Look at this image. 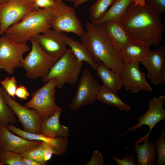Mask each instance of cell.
I'll return each instance as SVG.
<instances>
[{
    "label": "cell",
    "instance_id": "cell-1",
    "mask_svg": "<svg viewBox=\"0 0 165 165\" xmlns=\"http://www.w3.org/2000/svg\"><path fill=\"white\" fill-rule=\"evenodd\" d=\"M120 22L131 42L151 46L158 45L162 40L164 26L161 15L146 3L130 4Z\"/></svg>",
    "mask_w": 165,
    "mask_h": 165
},
{
    "label": "cell",
    "instance_id": "cell-2",
    "mask_svg": "<svg viewBox=\"0 0 165 165\" xmlns=\"http://www.w3.org/2000/svg\"><path fill=\"white\" fill-rule=\"evenodd\" d=\"M86 31L80 36L96 63H102L112 71L121 74L123 61L122 50L108 35L101 24L85 23Z\"/></svg>",
    "mask_w": 165,
    "mask_h": 165
},
{
    "label": "cell",
    "instance_id": "cell-3",
    "mask_svg": "<svg viewBox=\"0 0 165 165\" xmlns=\"http://www.w3.org/2000/svg\"><path fill=\"white\" fill-rule=\"evenodd\" d=\"M52 18L51 8L32 11L9 27L4 35L15 42H27L31 38L51 28Z\"/></svg>",
    "mask_w": 165,
    "mask_h": 165
},
{
    "label": "cell",
    "instance_id": "cell-4",
    "mask_svg": "<svg viewBox=\"0 0 165 165\" xmlns=\"http://www.w3.org/2000/svg\"><path fill=\"white\" fill-rule=\"evenodd\" d=\"M84 62L79 61L71 49H67L63 56L50 68L48 74L42 79L44 83L53 78L56 79V87L61 89L66 84H72L77 81Z\"/></svg>",
    "mask_w": 165,
    "mask_h": 165
},
{
    "label": "cell",
    "instance_id": "cell-5",
    "mask_svg": "<svg viewBox=\"0 0 165 165\" xmlns=\"http://www.w3.org/2000/svg\"><path fill=\"white\" fill-rule=\"evenodd\" d=\"M29 41L31 43V49L24 58L21 67L25 70L27 78L43 79L47 75L50 68L59 59L44 52L35 38H31Z\"/></svg>",
    "mask_w": 165,
    "mask_h": 165
},
{
    "label": "cell",
    "instance_id": "cell-6",
    "mask_svg": "<svg viewBox=\"0 0 165 165\" xmlns=\"http://www.w3.org/2000/svg\"><path fill=\"white\" fill-rule=\"evenodd\" d=\"M56 79L53 78L31 93V99L24 106L37 110L42 121L53 114L60 107L55 102Z\"/></svg>",
    "mask_w": 165,
    "mask_h": 165
},
{
    "label": "cell",
    "instance_id": "cell-7",
    "mask_svg": "<svg viewBox=\"0 0 165 165\" xmlns=\"http://www.w3.org/2000/svg\"><path fill=\"white\" fill-rule=\"evenodd\" d=\"M55 1L54 6L51 8V28L63 32L73 33L80 37L84 31L75 9L63 1Z\"/></svg>",
    "mask_w": 165,
    "mask_h": 165
},
{
    "label": "cell",
    "instance_id": "cell-8",
    "mask_svg": "<svg viewBox=\"0 0 165 165\" xmlns=\"http://www.w3.org/2000/svg\"><path fill=\"white\" fill-rule=\"evenodd\" d=\"M29 50L27 42H16L2 35L0 38V69L13 74L16 68L22 67L23 55Z\"/></svg>",
    "mask_w": 165,
    "mask_h": 165
},
{
    "label": "cell",
    "instance_id": "cell-9",
    "mask_svg": "<svg viewBox=\"0 0 165 165\" xmlns=\"http://www.w3.org/2000/svg\"><path fill=\"white\" fill-rule=\"evenodd\" d=\"M29 0H8L0 4V33L21 20L31 12L39 9Z\"/></svg>",
    "mask_w": 165,
    "mask_h": 165
},
{
    "label": "cell",
    "instance_id": "cell-10",
    "mask_svg": "<svg viewBox=\"0 0 165 165\" xmlns=\"http://www.w3.org/2000/svg\"><path fill=\"white\" fill-rule=\"evenodd\" d=\"M100 87L89 70L84 68L79 80L75 95L71 103V109L76 111L84 106L94 103Z\"/></svg>",
    "mask_w": 165,
    "mask_h": 165
},
{
    "label": "cell",
    "instance_id": "cell-11",
    "mask_svg": "<svg viewBox=\"0 0 165 165\" xmlns=\"http://www.w3.org/2000/svg\"><path fill=\"white\" fill-rule=\"evenodd\" d=\"M165 102V96L163 95L151 99L148 102V109L147 112L143 116L137 118L138 123L120 135H125L129 131H135L142 126L146 125L149 127L148 133L144 136L140 138L135 144L148 140L153 128L158 123L165 119V110L163 107Z\"/></svg>",
    "mask_w": 165,
    "mask_h": 165
},
{
    "label": "cell",
    "instance_id": "cell-12",
    "mask_svg": "<svg viewBox=\"0 0 165 165\" xmlns=\"http://www.w3.org/2000/svg\"><path fill=\"white\" fill-rule=\"evenodd\" d=\"M2 91L6 102L16 115L24 130L30 133L40 134L42 120L38 112L33 108L29 109L16 102L2 87Z\"/></svg>",
    "mask_w": 165,
    "mask_h": 165
},
{
    "label": "cell",
    "instance_id": "cell-13",
    "mask_svg": "<svg viewBox=\"0 0 165 165\" xmlns=\"http://www.w3.org/2000/svg\"><path fill=\"white\" fill-rule=\"evenodd\" d=\"M140 63L147 70V77L156 85L165 84V49L161 46L156 50H150Z\"/></svg>",
    "mask_w": 165,
    "mask_h": 165
},
{
    "label": "cell",
    "instance_id": "cell-14",
    "mask_svg": "<svg viewBox=\"0 0 165 165\" xmlns=\"http://www.w3.org/2000/svg\"><path fill=\"white\" fill-rule=\"evenodd\" d=\"M121 75L127 90L133 94L140 90L152 91V88L146 81L145 73L140 70L139 62L123 61Z\"/></svg>",
    "mask_w": 165,
    "mask_h": 165
},
{
    "label": "cell",
    "instance_id": "cell-15",
    "mask_svg": "<svg viewBox=\"0 0 165 165\" xmlns=\"http://www.w3.org/2000/svg\"><path fill=\"white\" fill-rule=\"evenodd\" d=\"M64 33L50 28L35 37L42 49L49 55L59 59L65 53L68 49Z\"/></svg>",
    "mask_w": 165,
    "mask_h": 165
},
{
    "label": "cell",
    "instance_id": "cell-16",
    "mask_svg": "<svg viewBox=\"0 0 165 165\" xmlns=\"http://www.w3.org/2000/svg\"><path fill=\"white\" fill-rule=\"evenodd\" d=\"M39 140H29L11 132L6 126L0 123V149L20 154L42 142Z\"/></svg>",
    "mask_w": 165,
    "mask_h": 165
},
{
    "label": "cell",
    "instance_id": "cell-17",
    "mask_svg": "<svg viewBox=\"0 0 165 165\" xmlns=\"http://www.w3.org/2000/svg\"><path fill=\"white\" fill-rule=\"evenodd\" d=\"M6 127L13 133L29 140H39L47 142L53 147V154L64 155L68 144V137H58L55 138L46 137L40 134L30 133L22 130L11 125L8 124Z\"/></svg>",
    "mask_w": 165,
    "mask_h": 165
},
{
    "label": "cell",
    "instance_id": "cell-18",
    "mask_svg": "<svg viewBox=\"0 0 165 165\" xmlns=\"http://www.w3.org/2000/svg\"><path fill=\"white\" fill-rule=\"evenodd\" d=\"M62 111L59 107L53 114L41 123L40 134L49 138H55L58 137H68L69 127L60 123V117Z\"/></svg>",
    "mask_w": 165,
    "mask_h": 165
},
{
    "label": "cell",
    "instance_id": "cell-19",
    "mask_svg": "<svg viewBox=\"0 0 165 165\" xmlns=\"http://www.w3.org/2000/svg\"><path fill=\"white\" fill-rule=\"evenodd\" d=\"M101 24L109 37L121 50L131 42L120 21L109 20Z\"/></svg>",
    "mask_w": 165,
    "mask_h": 165
},
{
    "label": "cell",
    "instance_id": "cell-20",
    "mask_svg": "<svg viewBox=\"0 0 165 165\" xmlns=\"http://www.w3.org/2000/svg\"><path fill=\"white\" fill-rule=\"evenodd\" d=\"M96 74L106 88L116 94L123 86L122 75L118 74L106 67L102 63H98Z\"/></svg>",
    "mask_w": 165,
    "mask_h": 165
},
{
    "label": "cell",
    "instance_id": "cell-21",
    "mask_svg": "<svg viewBox=\"0 0 165 165\" xmlns=\"http://www.w3.org/2000/svg\"><path fill=\"white\" fill-rule=\"evenodd\" d=\"M150 46L140 43L131 42L122 50L121 58L123 61L140 62L150 50Z\"/></svg>",
    "mask_w": 165,
    "mask_h": 165
},
{
    "label": "cell",
    "instance_id": "cell-22",
    "mask_svg": "<svg viewBox=\"0 0 165 165\" xmlns=\"http://www.w3.org/2000/svg\"><path fill=\"white\" fill-rule=\"evenodd\" d=\"M65 43L69 46L78 60L80 62H85L93 69L96 70L97 64L94 61L87 50L81 42L75 40L71 37L64 34Z\"/></svg>",
    "mask_w": 165,
    "mask_h": 165
},
{
    "label": "cell",
    "instance_id": "cell-23",
    "mask_svg": "<svg viewBox=\"0 0 165 165\" xmlns=\"http://www.w3.org/2000/svg\"><path fill=\"white\" fill-rule=\"evenodd\" d=\"M140 145L135 144L134 149L137 158V164L138 165H153L156 160L155 145L148 140Z\"/></svg>",
    "mask_w": 165,
    "mask_h": 165
},
{
    "label": "cell",
    "instance_id": "cell-24",
    "mask_svg": "<svg viewBox=\"0 0 165 165\" xmlns=\"http://www.w3.org/2000/svg\"><path fill=\"white\" fill-rule=\"evenodd\" d=\"M135 0H114L103 16L95 24H101L109 20L120 21L126 14L130 5Z\"/></svg>",
    "mask_w": 165,
    "mask_h": 165
},
{
    "label": "cell",
    "instance_id": "cell-25",
    "mask_svg": "<svg viewBox=\"0 0 165 165\" xmlns=\"http://www.w3.org/2000/svg\"><path fill=\"white\" fill-rule=\"evenodd\" d=\"M97 100L101 103L116 107L121 111L128 112L131 109V107L123 102L116 94L103 85L101 86Z\"/></svg>",
    "mask_w": 165,
    "mask_h": 165
},
{
    "label": "cell",
    "instance_id": "cell-26",
    "mask_svg": "<svg viewBox=\"0 0 165 165\" xmlns=\"http://www.w3.org/2000/svg\"><path fill=\"white\" fill-rule=\"evenodd\" d=\"M114 0H96L90 7L89 16L90 22L95 23L104 15Z\"/></svg>",
    "mask_w": 165,
    "mask_h": 165
},
{
    "label": "cell",
    "instance_id": "cell-27",
    "mask_svg": "<svg viewBox=\"0 0 165 165\" xmlns=\"http://www.w3.org/2000/svg\"><path fill=\"white\" fill-rule=\"evenodd\" d=\"M0 86V123L6 126L9 123L13 124L16 122L15 114L6 102Z\"/></svg>",
    "mask_w": 165,
    "mask_h": 165
},
{
    "label": "cell",
    "instance_id": "cell-28",
    "mask_svg": "<svg viewBox=\"0 0 165 165\" xmlns=\"http://www.w3.org/2000/svg\"><path fill=\"white\" fill-rule=\"evenodd\" d=\"M44 145L42 141L40 144L32 147L20 154L22 157L34 160L42 165L46 163L44 160Z\"/></svg>",
    "mask_w": 165,
    "mask_h": 165
},
{
    "label": "cell",
    "instance_id": "cell-29",
    "mask_svg": "<svg viewBox=\"0 0 165 165\" xmlns=\"http://www.w3.org/2000/svg\"><path fill=\"white\" fill-rule=\"evenodd\" d=\"M20 154L0 149V165H24Z\"/></svg>",
    "mask_w": 165,
    "mask_h": 165
},
{
    "label": "cell",
    "instance_id": "cell-30",
    "mask_svg": "<svg viewBox=\"0 0 165 165\" xmlns=\"http://www.w3.org/2000/svg\"><path fill=\"white\" fill-rule=\"evenodd\" d=\"M165 131L163 130L159 138L155 142L158 159L156 165H163L165 163Z\"/></svg>",
    "mask_w": 165,
    "mask_h": 165
},
{
    "label": "cell",
    "instance_id": "cell-31",
    "mask_svg": "<svg viewBox=\"0 0 165 165\" xmlns=\"http://www.w3.org/2000/svg\"><path fill=\"white\" fill-rule=\"evenodd\" d=\"M17 81L13 77H6L1 82L3 88L8 95L15 99V92L17 88Z\"/></svg>",
    "mask_w": 165,
    "mask_h": 165
},
{
    "label": "cell",
    "instance_id": "cell-32",
    "mask_svg": "<svg viewBox=\"0 0 165 165\" xmlns=\"http://www.w3.org/2000/svg\"><path fill=\"white\" fill-rule=\"evenodd\" d=\"M156 13L161 15L165 12V0H147L146 3Z\"/></svg>",
    "mask_w": 165,
    "mask_h": 165
},
{
    "label": "cell",
    "instance_id": "cell-33",
    "mask_svg": "<svg viewBox=\"0 0 165 165\" xmlns=\"http://www.w3.org/2000/svg\"><path fill=\"white\" fill-rule=\"evenodd\" d=\"M85 165H103V157L98 150L94 152L92 157L84 164Z\"/></svg>",
    "mask_w": 165,
    "mask_h": 165
},
{
    "label": "cell",
    "instance_id": "cell-34",
    "mask_svg": "<svg viewBox=\"0 0 165 165\" xmlns=\"http://www.w3.org/2000/svg\"><path fill=\"white\" fill-rule=\"evenodd\" d=\"M112 159L118 165H135V161L134 155L124 156L123 159H119L115 156Z\"/></svg>",
    "mask_w": 165,
    "mask_h": 165
},
{
    "label": "cell",
    "instance_id": "cell-35",
    "mask_svg": "<svg viewBox=\"0 0 165 165\" xmlns=\"http://www.w3.org/2000/svg\"><path fill=\"white\" fill-rule=\"evenodd\" d=\"M55 3V0H37L33 3L37 8L42 9L53 7Z\"/></svg>",
    "mask_w": 165,
    "mask_h": 165
},
{
    "label": "cell",
    "instance_id": "cell-36",
    "mask_svg": "<svg viewBox=\"0 0 165 165\" xmlns=\"http://www.w3.org/2000/svg\"><path fill=\"white\" fill-rule=\"evenodd\" d=\"M15 95L21 100H26L29 96V94L27 88L24 86L20 85L17 87Z\"/></svg>",
    "mask_w": 165,
    "mask_h": 165
},
{
    "label": "cell",
    "instance_id": "cell-37",
    "mask_svg": "<svg viewBox=\"0 0 165 165\" xmlns=\"http://www.w3.org/2000/svg\"><path fill=\"white\" fill-rule=\"evenodd\" d=\"M44 145V160L46 162L52 157L53 152V146L50 143L44 141H42Z\"/></svg>",
    "mask_w": 165,
    "mask_h": 165
},
{
    "label": "cell",
    "instance_id": "cell-38",
    "mask_svg": "<svg viewBox=\"0 0 165 165\" xmlns=\"http://www.w3.org/2000/svg\"><path fill=\"white\" fill-rule=\"evenodd\" d=\"M22 161L24 165H42L34 160L25 157H22Z\"/></svg>",
    "mask_w": 165,
    "mask_h": 165
},
{
    "label": "cell",
    "instance_id": "cell-39",
    "mask_svg": "<svg viewBox=\"0 0 165 165\" xmlns=\"http://www.w3.org/2000/svg\"><path fill=\"white\" fill-rule=\"evenodd\" d=\"M91 0H77L74 2L75 7H77L79 5Z\"/></svg>",
    "mask_w": 165,
    "mask_h": 165
},
{
    "label": "cell",
    "instance_id": "cell-40",
    "mask_svg": "<svg viewBox=\"0 0 165 165\" xmlns=\"http://www.w3.org/2000/svg\"><path fill=\"white\" fill-rule=\"evenodd\" d=\"M134 3L136 5H144L146 4L145 0H135Z\"/></svg>",
    "mask_w": 165,
    "mask_h": 165
},
{
    "label": "cell",
    "instance_id": "cell-41",
    "mask_svg": "<svg viewBox=\"0 0 165 165\" xmlns=\"http://www.w3.org/2000/svg\"><path fill=\"white\" fill-rule=\"evenodd\" d=\"M55 1H63V0H66L67 1H69L70 2H75L77 0H55Z\"/></svg>",
    "mask_w": 165,
    "mask_h": 165
},
{
    "label": "cell",
    "instance_id": "cell-42",
    "mask_svg": "<svg viewBox=\"0 0 165 165\" xmlns=\"http://www.w3.org/2000/svg\"><path fill=\"white\" fill-rule=\"evenodd\" d=\"M8 0H0V4L6 2Z\"/></svg>",
    "mask_w": 165,
    "mask_h": 165
},
{
    "label": "cell",
    "instance_id": "cell-43",
    "mask_svg": "<svg viewBox=\"0 0 165 165\" xmlns=\"http://www.w3.org/2000/svg\"><path fill=\"white\" fill-rule=\"evenodd\" d=\"M31 2L34 3L37 0H29Z\"/></svg>",
    "mask_w": 165,
    "mask_h": 165
},
{
    "label": "cell",
    "instance_id": "cell-44",
    "mask_svg": "<svg viewBox=\"0 0 165 165\" xmlns=\"http://www.w3.org/2000/svg\"><path fill=\"white\" fill-rule=\"evenodd\" d=\"M1 36H2V35H1V34H0V37H1Z\"/></svg>",
    "mask_w": 165,
    "mask_h": 165
}]
</instances>
